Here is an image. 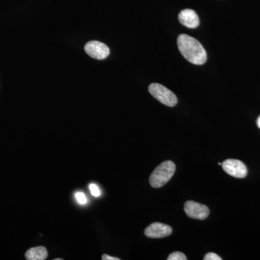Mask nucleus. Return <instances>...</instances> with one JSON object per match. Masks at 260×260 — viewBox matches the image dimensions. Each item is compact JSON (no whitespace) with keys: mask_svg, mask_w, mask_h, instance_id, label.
I'll return each mask as SVG.
<instances>
[{"mask_svg":"<svg viewBox=\"0 0 260 260\" xmlns=\"http://www.w3.org/2000/svg\"><path fill=\"white\" fill-rule=\"evenodd\" d=\"M178 47L183 56L192 64H203L207 61V53L202 44L194 38L181 34L178 37Z\"/></svg>","mask_w":260,"mask_h":260,"instance_id":"f257e3e1","label":"nucleus"},{"mask_svg":"<svg viewBox=\"0 0 260 260\" xmlns=\"http://www.w3.org/2000/svg\"><path fill=\"white\" fill-rule=\"evenodd\" d=\"M176 171V166L171 160L162 162L150 175V184L153 188H160L165 185L172 179Z\"/></svg>","mask_w":260,"mask_h":260,"instance_id":"f03ea898","label":"nucleus"},{"mask_svg":"<svg viewBox=\"0 0 260 260\" xmlns=\"http://www.w3.org/2000/svg\"><path fill=\"white\" fill-rule=\"evenodd\" d=\"M149 92L158 102L167 107H173L177 105L178 100L175 94L169 89L158 83L150 84Z\"/></svg>","mask_w":260,"mask_h":260,"instance_id":"7ed1b4c3","label":"nucleus"},{"mask_svg":"<svg viewBox=\"0 0 260 260\" xmlns=\"http://www.w3.org/2000/svg\"><path fill=\"white\" fill-rule=\"evenodd\" d=\"M221 166L224 172L233 177L242 179L247 175L245 164L237 159H227L224 160Z\"/></svg>","mask_w":260,"mask_h":260,"instance_id":"20e7f679","label":"nucleus"},{"mask_svg":"<svg viewBox=\"0 0 260 260\" xmlns=\"http://www.w3.org/2000/svg\"><path fill=\"white\" fill-rule=\"evenodd\" d=\"M184 211L188 217L198 220H205L210 214L209 208L206 205L194 201H187L184 205Z\"/></svg>","mask_w":260,"mask_h":260,"instance_id":"39448f33","label":"nucleus"},{"mask_svg":"<svg viewBox=\"0 0 260 260\" xmlns=\"http://www.w3.org/2000/svg\"><path fill=\"white\" fill-rule=\"evenodd\" d=\"M85 51L89 56L99 60L106 59L110 53L109 48L105 44L98 41L87 43L85 46Z\"/></svg>","mask_w":260,"mask_h":260,"instance_id":"423d86ee","label":"nucleus"},{"mask_svg":"<svg viewBox=\"0 0 260 260\" xmlns=\"http://www.w3.org/2000/svg\"><path fill=\"white\" fill-rule=\"evenodd\" d=\"M172 227L161 223H153L150 224L145 230V234L147 237L151 239H160L169 237L172 234Z\"/></svg>","mask_w":260,"mask_h":260,"instance_id":"0eeeda50","label":"nucleus"},{"mask_svg":"<svg viewBox=\"0 0 260 260\" xmlns=\"http://www.w3.org/2000/svg\"><path fill=\"white\" fill-rule=\"evenodd\" d=\"M179 20L183 25L189 28H196L200 24L198 15L194 10L190 9L181 11L179 14Z\"/></svg>","mask_w":260,"mask_h":260,"instance_id":"6e6552de","label":"nucleus"},{"mask_svg":"<svg viewBox=\"0 0 260 260\" xmlns=\"http://www.w3.org/2000/svg\"><path fill=\"white\" fill-rule=\"evenodd\" d=\"M47 256V249L42 246L30 248L25 253V259L28 260H44Z\"/></svg>","mask_w":260,"mask_h":260,"instance_id":"1a4fd4ad","label":"nucleus"},{"mask_svg":"<svg viewBox=\"0 0 260 260\" xmlns=\"http://www.w3.org/2000/svg\"><path fill=\"white\" fill-rule=\"evenodd\" d=\"M168 260H186L187 258L185 256V254H183L182 252H180V251H175V252H173L169 256V257L167 258Z\"/></svg>","mask_w":260,"mask_h":260,"instance_id":"9d476101","label":"nucleus"},{"mask_svg":"<svg viewBox=\"0 0 260 260\" xmlns=\"http://www.w3.org/2000/svg\"><path fill=\"white\" fill-rule=\"evenodd\" d=\"M75 198H76V200H78L80 204H86L87 198L83 192H77L76 194H75Z\"/></svg>","mask_w":260,"mask_h":260,"instance_id":"9b49d317","label":"nucleus"},{"mask_svg":"<svg viewBox=\"0 0 260 260\" xmlns=\"http://www.w3.org/2000/svg\"><path fill=\"white\" fill-rule=\"evenodd\" d=\"M89 188H90V192H91L93 196L95 197V198L100 196L101 191L99 190V187H98L96 184H90V186H89Z\"/></svg>","mask_w":260,"mask_h":260,"instance_id":"f8f14e48","label":"nucleus"},{"mask_svg":"<svg viewBox=\"0 0 260 260\" xmlns=\"http://www.w3.org/2000/svg\"><path fill=\"white\" fill-rule=\"evenodd\" d=\"M222 258L213 252H209L205 256L204 260H221Z\"/></svg>","mask_w":260,"mask_h":260,"instance_id":"ddd939ff","label":"nucleus"},{"mask_svg":"<svg viewBox=\"0 0 260 260\" xmlns=\"http://www.w3.org/2000/svg\"><path fill=\"white\" fill-rule=\"evenodd\" d=\"M103 260H120L119 258L114 257V256H111L107 255V254H103L102 255Z\"/></svg>","mask_w":260,"mask_h":260,"instance_id":"4468645a","label":"nucleus"},{"mask_svg":"<svg viewBox=\"0 0 260 260\" xmlns=\"http://www.w3.org/2000/svg\"><path fill=\"white\" fill-rule=\"evenodd\" d=\"M257 126H259V128L260 129V116L259 118H258L257 119Z\"/></svg>","mask_w":260,"mask_h":260,"instance_id":"2eb2a0df","label":"nucleus"},{"mask_svg":"<svg viewBox=\"0 0 260 260\" xmlns=\"http://www.w3.org/2000/svg\"><path fill=\"white\" fill-rule=\"evenodd\" d=\"M218 165H219V166H221V165H222L221 162H219Z\"/></svg>","mask_w":260,"mask_h":260,"instance_id":"dca6fc26","label":"nucleus"},{"mask_svg":"<svg viewBox=\"0 0 260 260\" xmlns=\"http://www.w3.org/2000/svg\"><path fill=\"white\" fill-rule=\"evenodd\" d=\"M54 260H62V259H54Z\"/></svg>","mask_w":260,"mask_h":260,"instance_id":"f3484780","label":"nucleus"}]
</instances>
